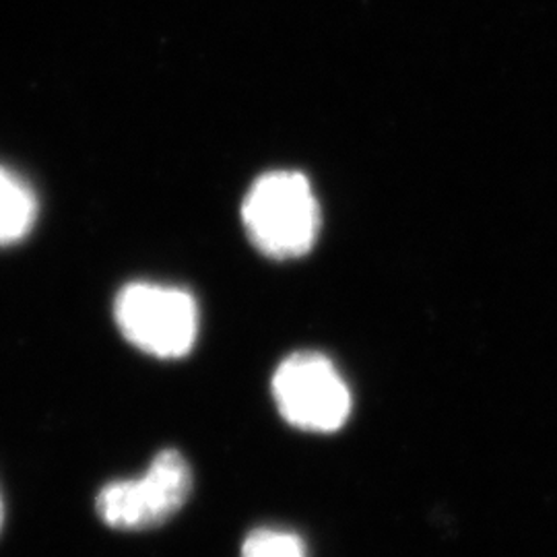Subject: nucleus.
<instances>
[{"label": "nucleus", "instance_id": "obj_1", "mask_svg": "<svg viewBox=\"0 0 557 557\" xmlns=\"http://www.w3.org/2000/svg\"><path fill=\"white\" fill-rule=\"evenodd\" d=\"M242 221L248 238L264 257L299 259L320 234V207L312 184L299 172H271L248 190Z\"/></svg>", "mask_w": 557, "mask_h": 557}, {"label": "nucleus", "instance_id": "obj_2", "mask_svg": "<svg viewBox=\"0 0 557 557\" xmlns=\"http://www.w3.org/2000/svg\"><path fill=\"white\" fill-rule=\"evenodd\" d=\"M114 319L126 341L153 358H184L199 335L197 299L170 285H124L114 301Z\"/></svg>", "mask_w": 557, "mask_h": 557}, {"label": "nucleus", "instance_id": "obj_3", "mask_svg": "<svg viewBox=\"0 0 557 557\" xmlns=\"http://www.w3.org/2000/svg\"><path fill=\"white\" fill-rule=\"evenodd\" d=\"M193 471L182 453L168 448L137 479L108 483L96 499L98 517L112 529L143 531L163 524L190 498Z\"/></svg>", "mask_w": 557, "mask_h": 557}, {"label": "nucleus", "instance_id": "obj_4", "mask_svg": "<svg viewBox=\"0 0 557 557\" xmlns=\"http://www.w3.org/2000/svg\"><path fill=\"white\" fill-rule=\"evenodd\" d=\"M278 413L304 432H337L351 416V393L335 363L317 351H298L273 376Z\"/></svg>", "mask_w": 557, "mask_h": 557}, {"label": "nucleus", "instance_id": "obj_5", "mask_svg": "<svg viewBox=\"0 0 557 557\" xmlns=\"http://www.w3.org/2000/svg\"><path fill=\"white\" fill-rule=\"evenodd\" d=\"M38 218V199L23 180L0 168V246L25 238Z\"/></svg>", "mask_w": 557, "mask_h": 557}, {"label": "nucleus", "instance_id": "obj_6", "mask_svg": "<svg viewBox=\"0 0 557 557\" xmlns=\"http://www.w3.org/2000/svg\"><path fill=\"white\" fill-rule=\"evenodd\" d=\"M242 557H308L301 539L277 529H257L244 545Z\"/></svg>", "mask_w": 557, "mask_h": 557}, {"label": "nucleus", "instance_id": "obj_7", "mask_svg": "<svg viewBox=\"0 0 557 557\" xmlns=\"http://www.w3.org/2000/svg\"><path fill=\"white\" fill-rule=\"evenodd\" d=\"M2 524H4V506H2V499H0V531H2Z\"/></svg>", "mask_w": 557, "mask_h": 557}]
</instances>
